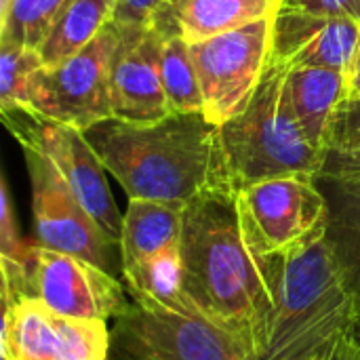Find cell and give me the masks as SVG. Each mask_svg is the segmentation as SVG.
Listing matches in <instances>:
<instances>
[{
	"label": "cell",
	"mask_w": 360,
	"mask_h": 360,
	"mask_svg": "<svg viewBox=\"0 0 360 360\" xmlns=\"http://www.w3.org/2000/svg\"><path fill=\"white\" fill-rule=\"evenodd\" d=\"M177 2H179V0H165V2H162V6H160L158 11H171ZM158 11H156V13H158Z\"/></svg>",
	"instance_id": "cell-31"
},
{
	"label": "cell",
	"mask_w": 360,
	"mask_h": 360,
	"mask_svg": "<svg viewBox=\"0 0 360 360\" xmlns=\"http://www.w3.org/2000/svg\"><path fill=\"white\" fill-rule=\"evenodd\" d=\"M2 295L32 297L51 310L84 321H114L131 302L124 283L76 255L38 243L23 264L0 257Z\"/></svg>",
	"instance_id": "cell-5"
},
{
	"label": "cell",
	"mask_w": 360,
	"mask_h": 360,
	"mask_svg": "<svg viewBox=\"0 0 360 360\" xmlns=\"http://www.w3.org/2000/svg\"><path fill=\"white\" fill-rule=\"evenodd\" d=\"M281 6L319 17L350 19L360 25V0H283Z\"/></svg>",
	"instance_id": "cell-26"
},
{
	"label": "cell",
	"mask_w": 360,
	"mask_h": 360,
	"mask_svg": "<svg viewBox=\"0 0 360 360\" xmlns=\"http://www.w3.org/2000/svg\"><path fill=\"white\" fill-rule=\"evenodd\" d=\"M118 30L120 40L110 68L112 118L135 124L162 120L171 114L160 76L162 32L154 23H118Z\"/></svg>",
	"instance_id": "cell-13"
},
{
	"label": "cell",
	"mask_w": 360,
	"mask_h": 360,
	"mask_svg": "<svg viewBox=\"0 0 360 360\" xmlns=\"http://www.w3.org/2000/svg\"><path fill=\"white\" fill-rule=\"evenodd\" d=\"M287 70L270 61L249 105L219 127L236 192L266 179L321 175L325 152L310 143L293 112Z\"/></svg>",
	"instance_id": "cell-4"
},
{
	"label": "cell",
	"mask_w": 360,
	"mask_h": 360,
	"mask_svg": "<svg viewBox=\"0 0 360 360\" xmlns=\"http://www.w3.org/2000/svg\"><path fill=\"white\" fill-rule=\"evenodd\" d=\"M321 175L360 177V131L329 143Z\"/></svg>",
	"instance_id": "cell-25"
},
{
	"label": "cell",
	"mask_w": 360,
	"mask_h": 360,
	"mask_svg": "<svg viewBox=\"0 0 360 360\" xmlns=\"http://www.w3.org/2000/svg\"><path fill=\"white\" fill-rule=\"evenodd\" d=\"M360 44V25L350 19L319 17L278 8L272 17L270 61L289 70L329 68L348 72Z\"/></svg>",
	"instance_id": "cell-14"
},
{
	"label": "cell",
	"mask_w": 360,
	"mask_h": 360,
	"mask_svg": "<svg viewBox=\"0 0 360 360\" xmlns=\"http://www.w3.org/2000/svg\"><path fill=\"white\" fill-rule=\"evenodd\" d=\"M312 360H335V359H312Z\"/></svg>",
	"instance_id": "cell-33"
},
{
	"label": "cell",
	"mask_w": 360,
	"mask_h": 360,
	"mask_svg": "<svg viewBox=\"0 0 360 360\" xmlns=\"http://www.w3.org/2000/svg\"><path fill=\"white\" fill-rule=\"evenodd\" d=\"M23 158L32 186L36 243L76 255L118 276V272H122L120 245H116L80 205L49 156L34 148H23Z\"/></svg>",
	"instance_id": "cell-10"
},
{
	"label": "cell",
	"mask_w": 360,
	"mask_h": 360,
	"mask_svg": "<svg viewBox=\"0 0 360 360\" xmlns=\"http://www.w3.org/2000/svg\"><path fill=\"white\" fill-rule=\"evenodd\" d=\"M82 133L129 198L188 205L207 192H236L219 127L202 112L148 124L108 118Z\"/></svg>",
	"instance_id": "cell-2"
},
{
	"label": "cell",
	"mask_w": 360,
	"mask_h": 360,
	"mask_svg": "<svg viewBox=\"0 0 360 360\" xmlns=\"http://www.w3.org/2000/svg\"><path fill=\"white\" fill-rule=\"evenodd\" d=\"M348 99L360 103V44L352 59V65L348 70Z\"/></svg>",
	"instance_id": "cell-29"
},
{
	"label": "cell",
	"mask_w": 360,
	"mask_h": 360,
	"mask_svg": "<svg viewBox=\"0 0 360 360\" xmlns=\"http://www.w3.org/2000/svg\"><path fill=\"white\" fill-rule=\"evenodd\" d=\"M120 40L118 23L105 30L80 53L59 65H42L30 89V108L44 118L86 131L112 118L110 68Z\"/></svg>",
	"instance_id": "cell-11"
},
{
	"label": "cell",
	"mask_w": 360,
	"mask_h": 360,
	"mask_svg": "<svg viewBox=\"0 0 360 360\" xmlns=\"http://www.w3.org/2000/svg\"><path fill=\"white\" fill-rule=\"evenodd\" d=\"M281 4L283 0H179L171 11H158L150 23L177 30L192 44L274 17Z\"/></svg>",
	"instance_id": "cell-17"
},
{
	"label": "cell",
	"mask_w": 360,
	"mask_h": 360,
	"mask_svg": "<svg viewBox=\"0 0 360 360\" xmlns=\"http://www.w3.org/2000/svg\"><path fill=\"white\" fill-rule=\"evenodd\" d=\"M158 27V25H156ZM160 30V27H158ZM160 76L171 114L202 112V91L190 42L177 30H160Z\"/></svg>",
	"instance_id": "cell-21"
},
{
	"label": "cell",
	"mask_w": 360,
	"mask_h": 360,
	"mask_svg": "<svg viewBox=\"0 0 360 360\" xmlns=\"http://www.w3.org/2000/svg\"><path fill=\"white\" fill-rule=\"evenodd\" d=\"M335 360H360V344L359 340L354 338V340H350L340 352H338V356Z\"/></svg>",
	"instance_id": "cell-30"
},
{
	"label": "cell",
	"mask_w": 360,
	"mask_h": 360,
	"mask_svg": "<svg viewBox=\"0 0 360 360\" xmlns=\"http://www.w3.org/2000/svg\"><path fill=\"white\" fill-rule=\"evenodd\" d=\"M184 202L129 198L122 215L120 259L131 266L150 259L167 249L179 247L184 230Z\"/></svg>",
	"instance_id": "cell-18"
},
{
	"label": "cell",
	"mask_w": 360,
	"mask_h": 360,
	"mask_svg": "<svg viewBox=\"0 0 360 360\" xmlns=\"http://www.w3.org/2000/svg\"><path fill=\"white\" fill-rule=\"evenodd\" d=\"M316 184L327 202L325 238L354 304L360 344V177L319 175Z\"/></svg>",
	"instance_id": "cell-15"
},
{
	"label": "cell",
	"mask_w": 360,
	"mask_h": 360,
	"mask_svg": "<svg viewBox=\"0 0 360 360\" xmlns=\"http://www.w3.org/2000/svg\"><path fill=\"white\" fill-rule=\"evenodd\" d=\"M243 234L253 257L289 253L325 232L327 202L316 177L291 175L236 192Z\"/></svg>",
	"instance_id": "cell-7"
},
{
	"label": "cell",
	"mask_w": 360,
	"mask_h": 360,
	"mask_svg": "<svg viewBox=\"0 0 360 360\" xmlns=\"http://www.w3.org/2000/svg\"><path fill=\"white\" fill-rule=\"evenodd\" d=\"M30 245L19 234V224L13 207V198L8 192V184L0 179V257L23 264L30 253Z\"/></svg>",
	"instance_id": "cell-24"
},
{
	"label": "cell",
	"mask_w": 360,
	"mask_h": 360,
	"mask_svg": "<svg viewBox=\"0 0 360 360\" xmlns=\"http://www.w3.org/2000/svg\"><path fill=\"white\" fill-rule=\"evenodd\" d=\"M287 91L306 137L314 148L327 152L335 118L348 101V72L329 68L287 70Z\"/></svg>",
	"instance_id": "cell-16"
},
{
	"label": "cell",
	"mask_w": 360,
	"mask_h": 360,
	"mask_svg": "<svg viewBox=\"0 0 360 360\" xmlns=\"http://www.w3.org/2000/svg\"><path fill=\"white\" fill-rule=\"evenodd\" d=\"M2 120L21 148H34L51 158L80 205L93 215L101 230L120 245L122 215L110 192L105 167L84 133L21 108L2 112Z\"/></svg>",
	"instance_id": "cell-8"
},
{
	"label": "cell",
	"mask_w": 360,
	"mask_h": 360,
	"mask_svg": "<svg viewBox=\"0 0 360 360\" xmlns=\"http://www.w3.org/2000/svg\"><path fill=\"white\" fill-rule=\"evenodd\" d=\"M4 360H108L110 327L59 314L32 297L2 295Z\"/></svg>",
	"instance_id": "cell-12"
},
{
	"label": "cell",
	"mask_w": 360,
	"mask_h": 360,
	"mask_svg": "<svg viewBox=\"0 0 360 360\" xmlns=\"http://www.w3.org/2000/svg\"><path fill=\"white\" fill-rule=\"evenodd\" d=\"M68 0H13L0 17V42L36 49Z\"/></svg>",
	"instance_id": "cell-22"
},
{
	"label": "cell",
	"mask_w": 360,
	"mask_h": 360,
	"mask_svg": "<svg viewBox=\"0 0 360 360\" xmlns=\"http://www.w3.org/2000/svg\"><path fill=\"white\" fill-rule=\"evenodd\" d=\"M165 0H116L112 21L122 25H150Z\"/></svg>",
	"instance_id": "cell-27"
},
{
	"label": "cell",
	"mask_w": 360,
	"mask_h": 360,
	"mask_svg": "<svg viewBox=\"0 0 360 360\" xmlns=\"http://www.w3.org/2000/svg\"><path fill=\"white\" fill-rule=\"evenodd\" d=\"M11 2H13V0H0V17H4V15H6V11H8Z\"/></svg>",
	"instance_id": "cell-32"
},
{
	"label": "cell",
	"mask_w": 360,
	"mask_h": 360,
	"mask_svg": "<svg viewBox=\"0 0 360 360\" xmlns=\"http://www.w3.org/2000/svg\"><path fill=\"white\" fill-rule=\"evenodd\" d=\"M255 262L272 293L268 342L257 360L335 359L356 338L354 304L325 232L289 253Z\"/></svg>",
	"instance_id": "cell-3"
},
{
	"label": "cell",
	"mask_w": 360,
	"mask_h": 360,
	"mask_svg": "<svg viewBox=\"0 0 360 360\" xmlns=\"http://www.w3.org/2000/svg\"><path fill=\"white\" fill-rule=\"evenodd\" d=\"M120 274L133 302L175 312H196L184 293L179 247L167 249L150 259L122 266Z\"/></svg>",
	"instance_id": "cell-20"
},
{
	"label": "cell",
	"mask_w": 360,
	"mask_h": 360,
	"mask_svg": "<svg viewBox=\"0 0 360 360\" xmlns=\"http://www.w3.org/2000/svg\"><path fill=\"white\" fill-rule=\"evenodd\" d=\"M179 257L184 293L194 310L259 359L268 342L272 293L247 247L236 192H207L186 205Z\"/></svg>",
	"instance_id": "cell-1"
},
{
	"label": "cell",
	"mask_w": 360,
	"mask_h": 360,
	"mask_svg": "<svg viewBox=\"0 0 360 360\" xmlns=\"http://www.w3.org/2000/svg\"><path fill=\"white\" fill-rule=\"evenodd\" d=\"M42 65V57L36 49L0 42V112L17 108L32 110V78Z\"/></svg>",
	"instance_id": "cell-23"
},
{
	"label": "cell",
	"mask_w": 360,
	"mask_h": 360,
	"mask_svg": "<svg viewBox=\"0 0 360 360\" xmlns=\"http://www.w3.org/2000/svg\"><path fill=\"white\" fill-rule=\"evenodd\" d=\"M360 131V103L359 101H346L344 108L340 110L338 118H335V124H333V133H331V141L335 139H344V137H350L354 133ZM329 141V143H331ZM329 148V146H327Z\"/></svg>",
	"instance_id": "cell-28"
},
{
	"label": "cell",
	"mask_w": 360,
	"mask_h": 360,
	"mask_svg": "<svg viewBox=\"0 0 360 360\" xmlns=\"http://www.w3.org/2000/svg\"><path fill=\"white\" fill-rule=\"evenodd\" d=\"M270 49L272 17L190 44L205 101L202 114L213 124H226L249 105L270 63Z\"/></svg>",
	"instance_id": "cell-9"
},
{
	"label": "cell",
	"mask_w": 360,
	"mask_h": 360,
	"mask_svg": "<svg viewBox=\"0 0 360 360\" xmlns=\"http://www.w3.org/2000/svg\"><path fill=\"white\" fill-rule=\"evenodd\" d=\"M108 360H253L228 331L196 312L129 302L110 325Z\"/></svg>",
	"instance_id": "cell-6"
},
{
	"label": "cell",
	"mask_w": 360,
	"mask_h": 360,
	"mask_svg": "<svg viewBox=\"0 0 360 360\" xmlns=\"http://www.w3.org/2000/svg\"><path fill=\"white\" fill-rule=\"evenodd\" d=\"M116 0H68L38 46L42 63L53 68L89 46L112 21Z\"/></svg>",
	"instance_id": "cell-19"
}]
</instances>
